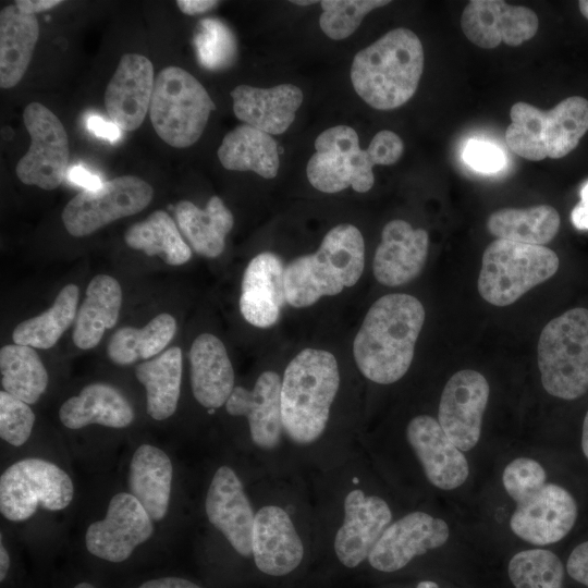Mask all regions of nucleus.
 Wrapping results in <instances>:
<instances>
[{
    "label": "nucleus",
    "instance_id": "nucleus-8",
    "mask_svg": "<svg viewBox=\"0 0 588 588\" xmlns=\"http://www.w3.org/2000/svg\"><path fill=\"white\" fill-rule=\"evenodd\" d=\"M558 269L559 257L552 249L497 238L483 252L478 291L486 302L507 306Z\"/></svg>",
    "mask_w": 588,
    "mask_h": 588
},
{
    "label": "nucleus",
    "instance_id": "nucleus-37",
    "mask_svg": "<svg viewBox=\"0 0 588 588\" xmlns=\"http://www.w3.org/2000/svg\"><path fill=\"white\" fill-rule=\"evenodd\" d=\"M176 321L173 316L162 313L145 327L120 328L107 345L109 359L117 365H131L159 354L173 339Z\"/></svg>",
    "mask_w": 588,
    "mask_h": 588
},
{
    "label": "nucleus",
    "instance_id": "nucleus-42",
    "mask_svg": "<svg viewBox=\"0 0 588 588\" xmlns=\"http://www.w3.org/2000/svg\"><path fill=\"white\" fill-rule=\"evenodd\" d=\"M389 3L388 0H322L320 28L331 39H345L370 11Z\"/></svg>",
    "mask_w": 588,
    "mask_h": 588
},
{
    "label": "nucleus",
    "instance_id": "nucleus-34",
    "mask_svg": "<svg viewBox=\"0 0 588 588\" xmlns=\"http://www.w3.org/2000/svg\"><path fill=\"white\" fill-rule=\"evenodd\" d=\"M146 390V409L156 420L171 417L177 407L182 379V351L173 346L135 368Z\"/></svg>",
    "mask_w": 588,
    "mask_h": 588
},
{
    "label": "nucleus",
    "instance_id": "nucleus-55",
    "mask_svg": "<svg viewBox=\"0 0 588 588\" xmlns=\"http://www.w3.org/2000/svg\"><path fill=\"white\" fill-rule=\"evenodd\" d=\"M581 449L585 456L588 460V412L586 413V416L583 422Z\"/></svg>",
    "mask_w": 588,
    "mask_h": 588
},
{
    "label": "nucleus",
    "instance_id": "nucleus-50",
    "mask_svg": "<svg viewBox=\"0 0 588 588\" xmlns=\"http://www.w3.org/2000/svg\"><path fill=\"white\" fill-rule=\"evenodd\" d=\"M69 181L84 187V189H93L100 186L103 182L96 174L89 172L83 167H73L66 175Z\"/></svg>",
    "mask_w": 588,
    "mask_h": 588
},
{
    "label": "nucleus",
    "instance_id": "nucleus-54",
    "mask_svg": "<svg viewBox=\"0 0 588 588\" xmlns=\"http://www.w3.org/2000/svg\"><path fill=\"white\" fill-rule=\"evenodd\" d=\"M11 564H12L11 555L8 549L5 548V546L3 544V541L1 540L0 542V581H2L8 575Z\"/></svg>",
    "mask_w": 588,
    "mask_h": 588
},
{
    "label": "nucleus",
    "instance_id": "nucleus-9",
    "mask_svg": "<svg viewBox=\"0 0 588 588\" xmlns=\"http://www.w3.org/2000/svg\"><path fill=\"white\" fill-rule=\"evenodd\" d=\"M74 495L70 476L41 458H24L8 467L0 478V511L11 522L32 517L40 506L60 511Z\"/></svg>",
    "mask_w": 588,
    "mask_h": 588
},
{
    "label": "nucleus",
    "instance_id": "nucleus-47",
    "mask_svg": "<svg viewBox=\"0 0 588 588\" xmlns=\"http://www.w3.org/2000/svg\"><path fill=\"white\" fill-rule=\"evenodd\" d=\"M566 571L573 579L588 587V540L573 549Z\"/></svg>",
    "mask_w": 588,
    "mask_h": 588
},
{
    "label": "nucleus",
    "instance_id": "nucleus-36",
    "mask_svg": "<svg viewBox=\"0 0 588 588\" xmlns=\"http://www.w3.org/2000/svg\"><path fill=\"white\" fill-rule=\"evenodd\" d=\"M124 241L128 247L148 256H158L171 266L183 265L192 257V249L183 240L177 224L163 210H156L131 225Z\"/></svg>",
    "mask_w": 588,
    "mask_h": 588
},
{
    "label": "nucleus",
    "instance_id": "nucleus-32",
    "mask_svg": "<svg viewBox=\"0 0 588 588\" xmlns=\"http://www.w3.org/2000/svg\"><path fill=\"white\" fill-rule=\"evenodd\" d=\"M122 305L120 283L107 274L91 279L74 321L73 342L82 350L95 347L105 331L115 326Z\"/></svg>",
    "mask_w": 588,
    "mask_h": 588
},
{
    "label": "nucleus",
    "instance_id": "nucleus-22",
    "mask_svg": "<svg viewBox=\"0 0 588 588\" xmlns=\"http://www.w3.org/2000/svg\"><path fill=\"white\" fill-rule=\"evenodd\" d=\"M406 438L431 485L453 490L466 481L469 467L463 451L433 417L418 415L411 419Z\"/></svg>",
    "mask_w": 588,
    "mask_h": 588
},
{
    "label": "nucleus",
    "instance_id": "nucleus-28",
    "mask_svg": "<svg viewBox=\"0 0 588 588\" xmlns=\"http://www.w3.org/2000/svg\"><path fill=\"white\" fill-rule=\"evenodd\" d=\"M59 418L69 429L90 424L125 428L134 419V412L124 395L114 387L96 382L84 387L78 395L68 399L59 409Z\"/></svg>",
    "mask_w": 588,
    "mask_h": 588
},
{
    "label": "nucleus",
    "instance_id": "nucleus-33",
    "mask_svg": "<svg viewBox=\"0 0 588 588\" xmlns=\"http://www.w3.org/2000/svg\"><path fill=\"white\" fill-rule=\"evenodd\" d=\"M217 154L228 170L253 171L265 179L278 174L280 160L277 142L270 134L248 124L229 132Z\"/></svg>",
    "mask_w": 588,
    "mask_h": 588
},
{
    "label": "nucleus",
    "instance_id": "nucleus-56",
    "mask_svg": "<svg viewBox=\"0 0 588 588\" xmlns=\"http://www.w3.org/2000/svg\"><path fill=\"white\" fill-rule=\"evenodd\" d=\"M70 588H98L94 583L87 579L74 581Z\"/></svg>",
    "mask_w": 588,
    "mask_h": 588
},
{
    "label": "nucleus",
    "instance_id": "nucleus-39",
    "mask_svg": "<svg viewBox=\"0 0 588 588\" xmlns=\"http://www.w3.org/2000/svg\"><path fill=\"white\" fill-rule=\"evenodd\" d=\"M3 391L27 404H35L48 385V373L36 351L26 345L9 344L0 350Z\"/></svg>",
    "mask_w": 588,
    "mask_h": 588
},
{
    "label": "nucleus",
    "instance_id": "nucleus-6",
    "mask_svg": "<svg viewBox=\"0 0 588 588\" xmlns=\"http://www.w3.org/2000/svg\"><path fill=\"white\" fill-rule=\"evenodd\" d=\"M538 367L544 390L555 397L575 400L588 391V309H569L544 326Z\"/></svg>",
    "mask_w": 588,
    "mask_h": 588
},
{
    "label": "nucleus",
    "instance_id": "nucleus-17",
    "mask_svg": "<svg viewBox=\"0 0 588 588\" xmlns=\"http://www.w3.org/2000/svg\"><path fill=\"white\" fill-rule=\"evenodd\" d=\"M489 392L487 379L471 369L455 372L442 391L438 421L463 452L471 450L480 439Z\"/></svg>",
    "mask_w": 588,
    "mask_h": 588
},
{
    "label": "nucleus",
    "instance_id": "nucleus-26",
    "mask_svg": "<svg viewBox=\"0 0 588 588\" xmlns=\"http://www.w3.org/2000/svg\"><path fill=\"white\" fill-rule=\"evenodd\" d=\"M231 97L238 120L270 135L284 133L303 102L302 90L293 84L271 88L242 84L231 91Z\"/></svg>",
    "mask_w": 588,
    "mask_h": 588
},
{
    "label": "nucleus",
    "instance_id": "nucleus-2",
    "mask_svg": "<svg viewBox=\"0 0 588 588\" xmlns=\"http://www.w3.org/2000/svg\"><path fill=\"white\" fill-rule=\"evenodd\" d=\"M424 70V48L408 28H394L354 57L351 81L370 107L392 110L416 93Z\"/></svg>",
    "mask_w": 588,
    "mask_h": 588
},
{
    "label": "nucleus",
    "instance_id": "nucleus-23",
    "mask_svg": "<svg viewBox=\"0 0 588 588\" xmlns=\"http://www.w3.org/2000/svg\"><path fill=\"white\" fill-rule=\"evenodd\" d=\"M282 379L271 370L264 371L253 389L234 387L225 403L231 416L246 417L256 446L273 450L284 432L281 412Z\"/></svg>",
    "mask_w": 588,
    "mask_h": 588
},
{
    "label": "nucleus",
    "instance_id": "nucleus-19",
    "mask_svg": "<svg viewBox=\"0 0 588 588\" xmlns=\"http://www.w3.org/2000/svg\"><path fill=\"white\" fill-rule=\"evenodd\" d=\"M577 518L572 494L555 483H546L538 492L517 503L510 519L512 531L520 539L547 546L563 539Z\"/></svg>",
    "mask_w": 588,
    "mask_h": 588
},
{
    "label": "nucleus",
    "instance_id": "nucleus-40",
    "mask_svg": "<svg viewBox=\"0 0 588 588\" xmlns=\"http://www.w3.org/2000/svg\"><path fill=\"white\" fill-rule=\"evenodd\" d=\"M507 574L514 588H562L564 566L553 552L530 549L511 558Z\"/></svg>",
    "mask_w": 588,
    "mask_h": 588
},
{
    "label": "nucleus",
    "instance_id": "nucleus-5",
    "mask_svg": "<svg viewBox=\"0 0 588 588\" xmlns=\"http://www.w3.org/2000/svg\"><path fill=\"white\" fill-rule=\"evenodd\" d=\"M510 118L504 137L513 152L531 161L559 159L574 150L588 131V100L568 97L547 111L518 101Z\"/></svg>",
    "mask_w": 588,
    "mask_h": 588
},
{
    "label": "nucleus",
    "instance_id": "nucleus-11",
    "mask_svg": "<svg viewBox=\"0 0 588 588\" xmlns=\"http://www.w3.org/2000/svg\"><path fill=\"white\" fill-rule=\"evenodd\" d=\"M152 196L154 189L145 180L118 176L75 195L65 205L62 221L71 235L86 236L118 219L140 212Z\"/></svg>",
    "mask_w": 588,
    "mask_h": 588
},
{
    "label": "nucleus",
    "instance_id": "nucleus-20",
    "mask_svg": "<svg viewBox=\"0 0 588 588\" xmlns=\"http://www.w3.org/2000/svg\"><path fill=\"white\" fill-rule=\"evenodd\" d=\"M206 515L210 524L243 559H252V536L255 515L244 486L229 466H221L209 485Z\"/></svg>",
    "mask_w": 588,
    "mask_h": 588
},
{
    "label": "nucleus",
    "instance_id": "nucleus-58",
    "mask_svg": "<svg viewBox=\"0 0 588 588\" xmlns=\"http://www.w3.org/2000/svg\"><path fill=\"white\" fill-rule=\"evenodd\" d=\"M578 7L581 14L588 20V0L578 1Z\"/></svg>",
    "mask_w": 588,
    "mask_h": 588
},
{
    "label": "nucleus",
    "instance_id": "nucleus-15",
    "mask_svg": "<svg viewBox=\"0 0 588 588\" xmlns=\"http://www.w3.org/2000/svg\"><path fill=\"white\" fill-rule=\"evenodd\" d=\"M343 520L336 529L333 551L338 562L355 569L367 559L383 531L392 523L389 504L379 495L352 489L343 501Z\"/></svg>",
    "mask_w": 588,
    "mask_h": 588
},
{
    "label": "nucleus",
    "instance_id": "nucleus-57",
    "mask_svg": "<svg viewBox=\"0 0 588 588\" xmlns=\"http://www.w3.org/2000/svg\"><path fill=\"white\" fill-rule=\"evenodd\" d=\"M416 588H439L438 584L432 580H421Z\"/></svg>",
    "mask_w": 588,
    "mask_h": 588
},
{
    "label": "nucleus",
    "instance_id": "nucleus-31",
    "mask_svg": "<svg viewBox=\"0 0 588 588\" xmlns=\"http://www.w3.org/2000/svg\"><path fill=\"white\" fill-rule=\"evenodd\" d=\"M174 215L180 232L194 252L208 258L223 252L234 219L220 197H210L204 209L189 200H181L174 207Z\"/></svg>",
    "mask_w": 588,
    "mask_h": 588
},
{
    "label": "nucleus",
    "instance_id": "nucleus-10",
    "mask_svg": "<svg viewBox=\"0 0 588 588\" xmlns=\"http://www.w3.org/2000/svg\"><path fill=\"white\" fill-rule=\"evenodd\" d=\"M315 149L306 173L316 189L333 194L351 186L366 193L372 187L376 162L368 149L359 148L358 135L351 126L327 128L317 136Z\"/></svg>",
    "mask_w": 588,
    "mask_h": 588
},
{
    "label": "nucleus",
    "instance_id": "nucleus-38",
    "mask_svg": "<svg viewBox=\"0 0 588 588\" xmlns=\"http://www.w3.org/2000/svg\"><path fill=\"white\" fill-rule=\"evenodd\" d=\"M78 298V286L65 285L49 309L15 327L12 332L14 344L42 350L52 347L75 321Z\"/></svg>",
    "mask_w": 588,
    "mask_h": 588
},
{
    "label": "nucleus",
    "instance_id": "nucleus-51",
    "mask_svg": "<svg viewBox=\"0 0 588 588\" xmlns=\"http://www.w3.org/2000/svg\"><path fill=\"white\" fill-rule=\"evenodd\" d=\"M572 222L579 230H588V182L580 191V201L572 211Z\"/></svg>",
    "mask_w": 588,
    "mask_h": 588
},
{
    "label": "nucleus",
    "instance_id": "nucleus-49",
    "mask_svg": "<svg viewBox=\"0 0 588 588\" xmlns=\"http://www.w3.org/2000/svg\"><path fill=\"white\" fill-rule=\"evenodd\" d=\"M87 127L95 135L110 142L118 140L121 135L119 127L114 123L107 122L97 115H91L88 118Z\"/></svg>",
    "mask_w": 588,
    "mask_h": 588
},
{
    "label": "nucleus",
    "instance_id": "nucleus-29",
    "mask_svg": "<svg viewBox=\"0 0 588 588\" xmlns=\"http://www.w3.org/2000/svg\"><path fill=\"white\" fill-rule=\"evenodd\" d=\"M172 473L169 456L157 446L142 444L132 456L127 479L130 493L155 522L163 519L168 513Z\"/></svg>",
    "mask_w": 588,
    "mask_h": 588
},
{
    "label": "nucleus",
    "instance_id": "nucleus-44",
    "mask_svg": "<svg viewBox=\"0 0 588 588\" xmlns=\"http://www.w3.org/2000/svg\"><path fill=\"white\" fill-rule=\"evenodd\" d=\"M35 414L29 404L0 392V437L13 446L23 445L30 437Z\"/></svg>",
    "mask_w": 588,
    "mask_h": 588
},
{
    "label": "nucleus",
    "instance_id": "nucleus-25",
    "mask_svg": "<svg viewBox=\"0 0 588 588\" xmlns=\"http://www.w3.org/2000/svg\"><path fill=\"white\" fill-rule=\"evenodd\" d=\"M284 269L281 258L270 252L255 256L247 265L242 280L240 310L254 327L274 324L286 303Z\"/></svg>",
    "mask_w": 588,
    "mask_h": 588
},
{
    "label": "nucleus",
    "instance_id": "nucleus-52",
    "mask_svg": "<svg viewBox=\"0 0 588 588\" xmlns=\"http://www.w3.org/2000/svg\"><path fill=\"white\" fill-rule=\"evenodd\" d=\"M220 2L213 0H179L177 8L187 15L206 13L215 9Z\"/></svg>",
    "mask_w": 588,
    "mask_h": 588
},
{
    "label": "nucleus",
    "instance_id": "nucleus-27",
    "mask_svg": "<svg viewBox=\"0 0 588 588\" xmlns=\"http://www.w3.org/2000/svg\"><path fill=\"white\" fill-rule=\"evenodd\" d=\"M188 358L195 400L207 409L225 405L234 389V371L221 340L210 333L199 334L192 343Z\"/></svg>",
    "mask_w": 588,
    "mask_h": 588
},
{
    "label": "nucleus",
    "instance_id": "nucleus-46",
    "mask_svg": "<svg viewBox=\"0 0 588 588\" xmlns=\"http://www.w3.org/2000/svg\"><path fill=\"white\" fill-rule=\"evenodd\" d=\"M367 149L370 151L376 164L390 166L401 158L404 144L397 134L383 130L372 137Z\"/></svg>",
    "mask_w": 588,
    "mask_h": 588
},
{
    "label": "nucleus",
    "instance_id": "nucleus-48",
    "mask_svg": "<svg viewBox=\"0 0 588 588\" xmlns=\"http://www.w3.org/2000/svg\"><path fill=\"white\" fill-rule=\"evenodd\" d=\"M134 588H205L200 584L179 575H163L144 579Z\"/></svg>",
    "mask_w": 588,
    "mask_h": 588
},
{
    "label": "nucleus",
    "instance_id": "nucleus-16",
    "mask_svg": "<svg viewBox=\"0 0 588 588\" xmlns=\"http://www.w3.org/2000/svg\"><path fill=\"white\" fill-rule=\"evenodd\" d=\"M304 558V543L290 514L277 504L261 506L252 536L256 571L270 578H284L302 566Z\"/></svg>",
    "mask_w": 588,
    "mask_h": 588
},
{
    "label": "nucleus",
    "instance_id": "nucleus-35",
    "mask_svg": "<svg viewBox=\"0 0 588 588\" xmlns=\"http://www.w3.org/2000/svg\"><path fill=\"white\" fill-rule=\"evenodd\" d=\"M560 221L559 212L550 205L503 208L489 216L487 229L497 238L543 246L558 234Z\"/></svg>",
    "mask_w": 588,
    "mask_h": 588
},
{
    "label": "nucleus",
    "instance_id": "nucleus-14",
    "mask_svg": "<svg viewBox=\"0 0 588 588\" xmlns=\"http://www.w3.org/2000/svg\"><path fill=\"white\" fill-rule=\"evenodd\" d=\"M449 536L450 528L445 520L425 512H412L388 526L367 562L379 573H395L415 558L443 546Z\"/></svg>",
    "mask_w": 588,
    "mask_h": 588
},
{
    "label": "nucleus",
    "instance_id": "nucleus-43",
    "mask_svg": "<svg viewBox=\"0 0 588 588\" xmlns=\"http://www.w3.org/2000/svg\"><path fill=\"white\" fill-rule=\"evenodd\" d=\"M546 470L535 460L518 457L503 470L502 482L507 494L516 504L538 492L546 482Z\"/></svg>",
    "mask_w": 588,
    "mask_h": 588
},
{
    "label": "nucleus",
    "instance_id": "nucleus-12",
    "mask_svg": "<svg viewBox=\"0 0 588 588\" xmlns=\"http://www.w3.org/2000/svg\"><path fill=\"white\" fill-rule=\"evenodd\" d=\"M23 122L30 145L15 167L16 176L26 185L54 189L68 172L70 147L65 128L59 118L38 101L25 107Z\"/></svg>",
    "mask_w": 588,
    "mask_h": 588
},
{
    "label": "nucleus",
    "instance_id": "nucleus-1",
    "mask_svg": "<svg viewBox=\"0 0 588 588\" xmlns=\"http://www.w3.org/2000/svg\"><path fill=\"white\" fill-rule=\"evenodd\" d=\"M424 322V306L412 295L396 293L377 299L353 341L359 371L379 384L400 380L413 362Z\"/></svg>",
    "mask_w": 588,
    "mask_h": 588
},
{
    "label": "nucleus",
    "instance_id": "nucleus-3",
    "mask_svg": "<svg viewBox=\"0 0 588 588\" xmlns=\"http://www.w3.org/2000/svg\"><path fill=\"white\" fill-rule=\"evenodd\" d=\"M339 385L338 362L328 351L305 348L289 363L281 412L284 432L294 443L311 444L322 436Z\"/></svg>",
    "mask_w": 588,
    "mask_h": 588
},
{
    "label": "nucleus",
    "instance_id": "nucleus-7",
    "mask_svg": "<svg viewBox=\"0 0 588 588\" xmlns=\"http://www.w3.org/2000/svg\"><path fill=\"white\" fill-rule=\"evenodd\" d=\"M215 109L206 88L184 69L169 65L156 76L148 113L155 132L168 145L195 144Z\"/></svg>",
    "mask_w": 588,
    "mask_h": 588
},
{
    "label": "nucleus",
    "instance_id": "nucleus-45",
    "mask_svg": "<svg viewBox=\"0 0 588 588\" xmlns=\"http://www.w3.org/2000/svg\"><path fill=\"white\" fill-rule=\"evenodd\" d=\"M463 158L473 169L485 173L499 171L505 163V157L499 147L479 140H470L466 145Z\"/></svg>",
    "mask_w": 588,
    "mask_h": 588
},
{
    "label": "nucleus",
    "instance_id": "nucleus-41",
    "mask_svg": "<svg viewBox=\"0 0 588 588\" xmlns=\"http://www.w3.org/2000/svg\"><path fill=\"white\" fill-rule=\"evenodd\" d=\"M195 35V49L200 64L211 71L229 68L237 54L232 30L218 19H205Z\"/></svg>",
    "mask_w": 588,
    "mask_h": 588
},
{
    "label": "nucleus",
    "instance_id": "nucleus-13",
    "mask_svg": "<svg viewBox=\"0 0 588 588\" xmlns=\"http://www.w3.org/2000/svg\"><path fill=\"white\" fill-rule=\"evenodd\" d=\"M152 534L147 511L131 493L120 492L110 500L105 518L88 526L85 547L98 560L118 565L130 560Z\"/></svg>",
    "mask_w": 588,
    "mask_h": 588
},
{
    "label": "nucleus",
    "instance_id": "nucleus-21",
    "mask_svg": "<svg viewBox=\"0 0 588 588\" xmlns=\"http://www.w3.org/2000/svg\"><path fill=\"white\" fill-rule=\"evenodd\" d=\"M155 85L151 61L138 53L123 54L105 91V107L112 123L137 130L149 112Z\"/></svg>",
    "mask_w": 588,
    "mask_h": 588
},
{
    "label": "nucleus",
    "instance_id": "nucleus-18",
    "mask_svg": "<svg viewBox=\"0 0 588 588\" xmlns=\"http://www.w3.org/2000/svg\"><path fill=\"white\" fill-rule=\"evenodd\" d=\"M461 27L467 39L480 48L492 49L501 42L516 47L536 35L539 20L527 7L471 0L463 10Z\"/></svg>",
    "mask_w": 588,
    "mask_h": 588
},
{
    "label": "nucleus",
    "instance_id": "nucleus-24",
    "mask_svg": "<svg viewBox=\"0 0 588 588\" xmlns=\"http://www.w3.org/2000/svg\"><path fill=\"white\" fill-rule=\"evenodd\" d=\"M429 237L424 229L400 219L388 222L381 232L372 270L376 280L387 286L413 281L422 270L428 255Z\"/></svg>",
    "mask_w": 588,
    "mask_h": 588
},
{
    "label": "nucleus",
    "instance_id": "nucleus-53",
    "mask_svg": "<svg viewBox=\"0 0 588 588\" xmlns=\"http://www.w3.org/2000/svg\"><path fill=\"white\" fill-rule=\"evenodd\" d=\"M60 0H16L14 4L24 13L35 14L62 4Z\"/></svg>",
    "mask_w": 588,
    "mask_h": 588
},
{
    "label": "nucleus",
    "instance_id": "nucleus-59",
    "mask_svg": "<svg viewBox=\"0 0 588 588\" xmlns=\"http://www.w3.org/2000/svg\"><path fill=\"white\" fill-rule=\"evenodd\" d=\"M291 2L294 3V4H297V5H309V4L317 3V1H309V0H307V1H302V0L296 1V0H294V1H291Z\"/></svg>",
    "mask_w": 588,
    "mask_h": 588
},
{
    "label": "nucleus",
    "instance_id": "nucleus-30",
    "mask_svg": "<svg viewBox=\"0 0 588 588\" xmlns=\"http://www.w3.org/2000/svg\"><path fill=\"white\" fill-rule=\"evenodd\" d=\"M39 37L35 14L22 12L14 3L0 13V86L12 88L23 78Z\"/></svg>",
    "mask_w": 588,
    "mask_h": 588
},
{
    "label": "nucleus",
    "instance_id": "nucleus-4",
    "mask_svg": "<svg viewBox=\"0 0 588 588\" xmlns=\"http://www.w3.org/2000/svg\"><path fill=\"white\" fill-rule=\"evenodd\" d=\"M365 266V244L353 224L332 228L314 254L295 258L285 266L286 303L296 308L314 305L323 296H332L359 280Z\"/></svg>",
    "mask_w": 588,
    "mask_h": 588
}]
</instances>
